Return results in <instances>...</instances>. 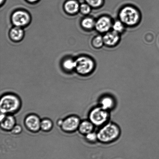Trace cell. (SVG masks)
Listing matches in <instances>:
<instances>
[{
    "label": "cell",
    "instance_id": "ba28073f",
    "mask_svg": "<svg viewBox=\"0 0 159 159\" xmlns=\"http://www.w3.org/2000/svg\"><path fill=\"white\" fill-rule=\"evenodd\" d=\"M98 105L104 110L111 112L114 110L116 106V100L111 95H104L100 98Z\"/></svg>",
    "mask_w": 159,
    "mask_h": 159
},
{
    "label": "cell",
    "instance_id": "3957f363",
    "mask_svg": "<svg viewBox=\"0 0 159 159\" xmlns=\"http://www.w3.org/2000/svg\"><path fill=\"white\" fill-rule=\"evenodd\" d=\"M120 20L125 26H134L139 22L140 15L138 9L131 6H126L120 11Z\"/></svg>",
    "mask_w": 159,
    "mask_h": 159
},
{
    "label": "cell",
    "instance_id": "52a82bcc",
    "mask_svg": "<svg viewBox=\"0 0 159 159\" xmlns=\"http://www.w3.org/2000/svg\"><path fill=\"white\" fill-rule=\"evenodd\" d=\"M80 122L78 117L70 116L63 121L61 126L62 129L65 132H73L79 128Z\"/></svg>",
    "mask_w": 159,
    "mask_h": 159
},
{
    "label": "cell",
    "instance_id": "7c38bea8",
    "mask_svg": "<svg viewBox=\"0 0 159 159\" xmlns=\"http://www.w3.org/2000/svg\"><path fill=\"white\" fill-rule=\"evenodd\" d=\"M15 119L13 116L2 113L1 124L2 128L6 130H12L15 126Z\"/></svg>",
    "mask_w": 159,
    "mask_h": 159
},
{
    "label": "cell",
    "instance_id": "277c9868",
    "mask_svg": "<svg viewBox=\"0 0 159 159\" xmlns=\"http://www.w3.org/2000/svg\"><path fill=\"white\" fill-rule=\"evenodd\" d=\"M20 102L17 96L12 94H7L1 98L0 110L1 113H13L19 108Z\"/></svg>",
    "mask_w": 159,
    "mask_h": 159
},
{
    "label": "cell",
    "instance_id": "e0dca14e",
    "mask_svg": "<svg viewBox=\"0 0 159 159\" xmlns=\"http://www.w3.org/2000/svg\"><path fill=\"white\" fill-rule=\"evenodd\" d=\"M125 25L122 21L120 20H118L113 23L112 28L113 31L120 34L124 32L125 29Z\"/></svg>",
    "mask_w": 159,
    "mask_h": 159
},
{
    "label": "cell",
    "instance_id": "d6986e66",
    "mask_svg": "<svg viewBox=\"0 0 159 159\" xmlns=\"http://www.w3.org/2000/svg\"><path fill=\"white\" fill-rule=\"evenodd\" d=\"M86 140L90 144H95L98 142V137L97 132L94 131L90 132L85 135Z\"/></svg>",
    "mask_w": 159,
    "mask_h": 159
},
{
    "label": "cell",
    "instance_id": "4fadbf2b",
    "mask_svg": "<svg viewBox=\"0 0 159 159\" xmlns=\"http://www.w3.org/2000/svg\"><path fill=\"white\" fill-rule=\"evenodd\" d=\"M95 128V126L89 119L81 122L78 129L81 134L85 135L90 132L94 131Z\"/></svg>",
    "mask_w": 159,
    "mask_h": 159
},
{
    "label": "cell",
    "instance_id": "6da1fadb",
    "mask_svg": "<svg viewBox=\"0 0 159 159\" xmlns=\"http://www.w3.org/2000/svg\"><path fill=\"white\" fill-rule=\"evenodd\" d=\"M121 129L117 124L112 121L99 127L97 131L98 142L103 144H110L119 139L121 135Z\"/></svg>",
    "mask_w": 159,
    "mask_h": 159
},
{
    "label": "cell",
    "instance_id": "9c48e42d",
    "mask_svg": "<svg viewBox=\"0 0 159 159\" xmlns=\"http://www.w3.org/2000/svg\"><path fill=\"white\" fill-rule=\"evenodd\" d=\"M12 20L14 25L20 27L27 24L29 21L30 16L26 12L18 11L13 14Z\"/></svg>",
    "mask_w": 159,
    "mask_h": 159
},
{
    "label": "cell",
    "instance_id": "30bf717a",
    "mask_svg": "<svg viewBox=\"0 0 159 159\" xmlns=\"http://www.w3.org/2000/svg\"><path fill=\"white\" fill-rule=\"evenodd\" d=\"M104 44L108 47H113L116 45L120 40V34L113 31H109L106 33L103 36Z\"/></svg>",
    "mask_w": 159,
    "mask_h": 159
},
{
    "label": "cell",
    "instance_id": "7a4b0ae2",
    "mask_svg": "<svg viewBox=\"0 0 159 159\" xmlns=\"http://www.w3.org/2000/svg\"><path fill=\"white\" fill-rule=\"evenodd\" d=\"M110 112L98 105L93 107L89 114V119L95 127H100L110 121Z\"/></svg>",
    "mask_w": 159,
    "mask_h": 159
},
{
    "label": "cell",
    "instance_id": "8992f818",
    "mask_svg": "<svg viewBox=\"0 0 159 159\" xmlns=\"http://www.w3.org/2000/svg\"><path fill=\"white\" fill-rule=\"evenodd\" d=\"M113 23L110 17L104 16L96 20L95 28L98 32L101 33H106L110 31Z\"/></svg>",
    "mask_w": 159,
    "mask_h": 159
},
{
    "label": "cell",
    "instance_id": "603a6c76",
    "mask_svg": "<svg viewBox=\"0 0 159 159\" xmlns=\"http://www.w3.org/2000/svg\"><path fill=\"white\" fill-rule=\"evenodd\" d=\"M80 12L84 15H88L91 11V7L87 4H84L81 5L80 7Z\"/></svg>",
    "mask_w": 159,
    "mask_h": 159
},
{
    "label": "cell",
    "instance_id": "484cf974",
    "mask_svg": "<svg viewBox=\"0 0 159 159\" xmlns=\"http://www.w3.org/2000/svg\"><path fill=\"white\" fill-rule=\"evenodd\" d=\"M4 1V0H1V4H2V2L3 1Z\"/></svg>",
    "mask_w": 159,
    "mask_h": 159
},
{
    "label": "cell",
    "instance_id": "ac0fdd59",
    "mask_svg": "<svg viewBox=\"0 0 159 159\" xmlns=\"http://www.w3.org/2000/svg\"><path fill=\"white\" fill-rule=\"evenodd\" d=\"M104 44L103 38L101 35H98L95 37L92 40V45L93 47L99 49Z\"/></svg>",
    "mask_w": 159,
    "mask_h": 159
},
{
    "label": "cell",
    "instance_id": "ffe728a7",
    "mask_svg": "<svg viewBox=\"0 0 159 159\" xmlns=\"http://www.w3.org/2000/svg\"><path fill=\"white\" fill-rule=\"evenodd\" d=\"M52 127V123L50 120L46 119L43 120L40 123V128L44 131H48Z\"/></svg>",
    "mask_w": 159,
    "mask_h": 159
},
{
    "label": "cell",
    "instance_id": "2e32d148",
    "mask_svg": "<svg viewBox=\"0 0 159 159\" xmlns=\"http://www.w3.org/2000/svg\"><path fill=\"white\" fill-rule=\"evenodd\" d=\"M96 21L93 18L87 17L84 18L82 22V26L84 29L91 30L95 27Z\"/></svg>",
    "mask_w": 159,
    "mask_h": 159
},
{
    "label": "cell",
    "instance_id": "8fae6325",
    "mask_svg": "<svg viewBox=\"0 0 159 159\" xmlns=\"http://www.w3.org/2000/svg\"><path fill=\"white\" fill-rule=\"evenodd\" d=\"M40 121L39 118L36 115H30L28 116L25 120L26 127L31 131H38L40 128Z\"/></svg>",
    "mask_w": 159,
    "mask_h": 159
},
{
    "label": "cell",
    "instance_id": "5bb4252c",
    "mask_svg": "<svg viewBox=\"0 0 159 159\" xmlns=\"http://www.w3.org/2000/svg\"><path fill=\"white\" fill-rule=\"evenodd\" d=\"M65 10L69 13H76L80 8L78 3L74 0H70L65 3Z\"/></svg>",
    "mask_w": 159,
    "mask_h": 159
},
{
    "label": "cell",
    "instance_id": "44dd1931",
    "mask_svg": "<svg viewBox=\"0 0 159 159\" xmlns=\"http://www.w3.org/2000/svg\"><path fill=\"white\" fill-rule=\"evenodd\" d=\"M63 67L65 69L67 70H71L75 68V61H74L71 59H68L65 60L63 63Z\"/></svg>",
    "mask_w": 159,
    "mask_h": 159
},
{
    "label": "cell",
    "instance_id": "cb8c5ba5",
    "mask_svg": "<svg viewBox=\"0 0 159 159\" xmlns=\"http://www.w3.org/2000/svg\"><path fill=\"white\" fill-rule=\"evenodd\" d=\"M22 129L21 127L19 125H16L13 127V128L12 129L11 131L12 133L16 134L20 133L21 132Z\"/></svg>",
    "mask_w": 159,
    "mask_h": 159
},
{
    "label": "cell",
    "instance_id": "d4e9b609",
    "mask_svg": "<svg viewBox=\"0 0 159 159\" xmlns=\"http://www.w3.org/2000/svg\"><path fill=\"white\" fill-rule=\"evenodd\" d=\"M28 1L30 2H34L37 1V0H27Z\"/></svg>",
    "mask_w": 159,
    "mask_h": 159
},
{
    "label": "cell",
    "instance_id": "7402d4cb",
    "mask_svg": "<svg viewBox=\"0 0 159 159\" xmlns=\"http://www.w3.org/2000/svg\"><path fill=\"white\" fill-rule=\"evenodd\" d=\"M87 4L93 8H98L102 6L103 0H85Z\"/></svg>",
    "mask_w": 159,
    "mask_h": 159
},
{
    "label": "cell",
    "instance_id": "9a60e30c",
    "mask_svg": "<svg viewBox=\"0 0 159 159\" xmlns=\"http://www.w3.org/2000/svg\"><path fill=\"white\" fill-rule=\"evenodd\" d=\"M23 32L22 30L19 26L13 28L11 30L10 35L11 38L14 40H21L23 37Z\"/></svg>",
    "mask_w": 159,
    "mask_h": 159
},
{
    "label": "cell",
    "instance_id": "5b68a950",
    "mask_svg": "<svg viewBox=\"0 0 159 159\" xmlns=\"http://www.w3.org/2000/svg\"><path fill=\"white\" fill-rule=\"evenodd\" d=\"M75 61V68L80 74L86 75L90 74L94 69V62L89 58L81 57L77 58Z\"/></svg>",
    "mask_w": 159,
    "mask_h": 159
}]
</instances>
